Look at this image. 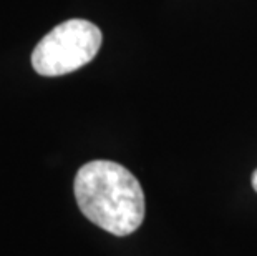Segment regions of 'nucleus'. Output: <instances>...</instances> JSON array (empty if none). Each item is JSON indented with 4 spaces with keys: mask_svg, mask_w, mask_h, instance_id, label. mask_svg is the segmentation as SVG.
Listing matches in <instances>:
<instances>
[{
    "mask_svg": "<svg viewBox=\"0 0 257 256\" xmlns=\"http://www.w3.org/2000/svg\"><path fill=\"white\" fill-rule=\"evenodd\" d=\"M73 193L80 211L98 228L128 236L146 213L145 192L128 168L110 160H93L78 170Z\"/></svg>",
    "mask_w": 257,
    "mask_h": 256,
    "instance_id": "nucleus-1",
    "label": "nucleus"
},
{
    "mask_svg": "<svg viewBox=\"0 0 257 256\" xmlns=\"http://www.w3.org/2000/svg\"><path fill=\"white\" fill-rule=\"evenodd\" d=\"M101 40V30L95 24L83 19L67 20L37 43L32 65L43 77L72 73L96 57Z\"/></svg>",
    "mask_w": 257,
    "mask_h": 256,
    "instance_id": "nucleus-2",
    "label": "nucleus"
},
{
    "mask_svg": "<svg viewBox=\"0 0 257 256\" xmlns=\"http://www.w3.org/2000/svg\"><path fill=\"white\" fill-rule=\"evenodd\" d=\"M250 182H252V188H254V192L257 193V170L252 173V180H250Z\"/></svg>",
    "mask_w": 257,
    "mask_h": 256,
    "instance_id": "nucleus-3",
    "label": "nucleus"
}]
</instances>
